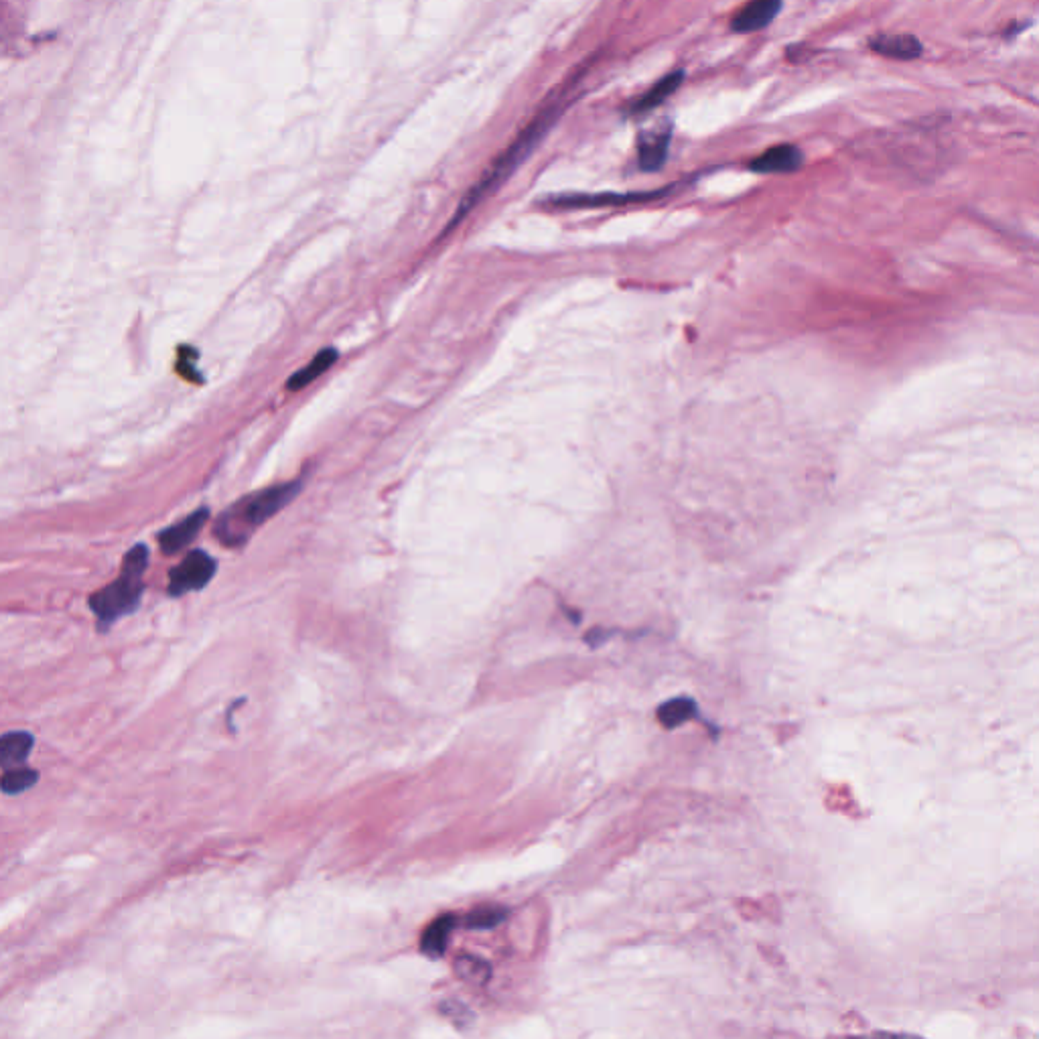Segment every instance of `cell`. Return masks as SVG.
<instances>
[{"mask_svg":"<svg viewBox=\"0 0 1039 1039\" xmlns=\"http://www.w3.org/2000/svg\"><path fill=\"white\" fill-rule=\"evenodd\" d=\"M218 563L205 550H193L169 573V595L181 597L189 591H199L214 579Z\"/></svg>","mask_w":1039,"mask_h":1039,"instance_id":"4","label":"cell"},{"mask_svg":"<svg viewBox=\"0 0 1039 1039\" xmlns=\"http://www.w3.org/2000/svg\"><path fill=\"white\" fill-rule=\"evenodd\" d=\"M207 518H210V510L199 508V510L191 512L189 516H185L183 520H179L173 526H169L165 532L159 534L161 550L165 554H175V552L183 550L199 534V530L203 528Z\"/></svg>","mask_w":1039,"mask_h":1039,"instance_id":"7","label":"cell"},{"mask_svg":"<svg viewBox=\"0 0 1039 1039\" xmlns=\"http://www.w3.org/2000/svg\"><path fill=\"white\" fill-rule=\"evenodd\" d=\"M672 141V126L668 120L654 122L638 136V161L644 171L662 169Z\"/></svg>","mask_w":1039,"mask_h":1039,"instance_id":"5","label":"cell"},{"mask_svg":"<svg viewBox=\"0 0 1039 1039\" xmlns=\"http://www.w3.org/2000/svg\"><path fill=\"white\" fill-rule=\"evenodd\" d=\"M782 5L784 0H749L733 17L731 29L735 33H755L766 29L782 11Z\"/></svg>","mask_w":1039,"mask_h":1039,"instance_id":"6","label":"cell"},{"mask_svg":"<svg viewBox=\"0 0 1039 1039\" xmlns=\"http://www.w3.org/2000/svg\"><path fill=\"white\" fill-rule=\"evenodd\" d=\"M682 80H684V72H672V74L664 76L660 82H656L648 92H644L630 106V114H646V112L662 106L666 102V98H670L680 88Z\"/></svg>","mask_w":1039,"mask_h":1039,"instance_id":"12","label":"cell"},{"mask_svg":"<svg viewBox=\"0 0 1039 1039\" xmlns=\"http://www.w3.org/2000/svg\"><path fill=\"white\" fill-rule=\"evenodd\" d=\"M39 780V774L35 770H29V768H13V770H7L5 776H3V792L7 796H15V794H21L29 788H33Z\"/></svg>","mask_w":1039,"mask_h":1039,"instance_id":"16","label":"cell"},{"mask_svg":"<svg viewBox=\"0 0 1039 1039\" xmlns=\"http://www.w3.org/2000/svg\"><path fill=\"white\" fill-rule=\"evenodd\" d=\"M869 45L875 53L891 57V59H899V61H910V59H916L922 55V43L910 33L877 35L869 41Z\"/></svg>","mask_w":1039,"mask_h":1039,"instance_id":"10","label":"cell"},{"mask_svg":"<svg viewBox=\"0 0 1039 1039\" xmlns=\"http://www.w3.org/2000/svg\"><path fill=\"white\" fill-rule=\"evenodd\" d=\"M303 481H289L262 492L244 496L216 520V536L224 546L244 544L252 532L297 498Z\"/></svg>","mask_w":1039,"mask_h":1039,"instance_id":"2","label":"cell"},{"mask_svg":"<svg viewBox=\"0 0 1039 1039\" xmlns=\"http://www.w3.org/2000/svg\"><path fill=\"white\" fill-rule=\"evenodd\" d=\"M149 567L147 544H136L126 552L120 577L90 597V609L96 613L100 628L106 630L120 617L136 611L145 593V571Z\"/></svg>","mask_w":1039,"mask_h":1039,"instance_id":"3","label":"cell"},{"mask_svg":"<svg viewBox=\"0 0 1039 1039\" xmlns=\"http://www.w3.org/2000/svg\"><path fill=\"white\" fill-rule=\"evenodd\" d=\"M697 715V707L690 699H674L658 709V719L664 727L672 729Z\"/></svg>","mask_w":1039,"mask_h":1039,"instance_id":"15","label":"cell"},{"mask_svg":"<svg viewBox=\"0 0 1039 1039\" xmlns=\"http://www.w3.org/2000/svg\"><path fill=\"white\" fill-rule=\"evenodd\" d=\"M504 918H506L504 908H477L467 916L465 924H467V928H473V930H488V928L498 926Z\"/></svg>","mask_w":1039,"mask_h":1039,"instance_id":"17","label":"cell"},{"mask_svg":"<svg viewBox=\"0 0 1039 1039\" xmlns=\"http://www.w3.org/2000/svg\"><path fill=\"white\" fill-rule=\"evenodd\" d=\"M664 195V191L652 193H599V195H563L548 201V205L573 210V207H603V205H628L636 201H648Z\"/></svg>","mask_w":1039,"mask_h":1039,"instance_id":"8","label":"cell"},{"mask_svg":"<svg viewBox=\"0 0 1039 1039\" xmlns=\"http://www.w3.org/2000/svg\"><path fill=\"white\" fill-rule=\"evenodd\" d=\"M33 743H35V739L27 731L5 733L3 739H0V764H3L5 770L19 768L27 761V757L33 749Z\"/></svg>","mask_w":1039,"mask_h":1039,"instance_id":"11","label":"cell"},{"mask_svg":"<svg viewBox=\"0 0 1039 1039\" xmlns=\"http://www.w3.org/2000/svg\"><path fill=\"white\" fill-rule=\"evenodd\" d=\"M337 358H339V352H337L335 348H325V350H321V352H319V354H317V356H315V358H313V360H311L303 370H299L297 374H293V376L289 378L287 388L293 390V392L303 390L305 386H309L311 382H315L319 376H323V374H325V372L335 364Z\"/></svg>","mask_w":1039,"mask_h":1039,"instance_id":"13","label":"cell"},{"mask_svg":"<svg viewBox=\"0 0 1039 1039\" xmlns=\"http://www.w3.org/2000/svg\"><path fill=\"white\" fill-rule=\"evenodd\" d=\"M455 928V918L453 916H443L439 920H435L427 932L423 934V940H421V950L431 956V958H439L445 954L447 950V942H449V936Z\"/></svg>","mask_w":1039,"mask_h":1039,"instance_id":"14","label":"cell"},{"mask_svg":"<svg viewBox=\"0 0 1039 1039\" xmlns=\"http://www.w3.org/2000/svg\"><path fill=\"white\" fill-rule=\"evenodd\" d=\"M563 112V104H550L548 108H544L518 136L516 141L492 163V167L481 175V179L469 189V193L463 197L461 205L457 207V212L451 220V224L447 226L445 234L451 232L471 210L473 207L486 197L490 195L494 189H498L516 169L518 165L532 153V149L540 143V138L548 132V128L552 126V122L559 118V114Z\"/></svg>","mask_w":1039,"mask_h":1039,"instance_id":"1","label":"cell"},{"mask_svg":"<svg viewBox=\"0 0 1039 1039\" xmlns=\"http://www.w3.org/2000/svg\"><path fill=\"white\" fill-rule=\"evenodd\" d=\"M804 163V155L796 145H778L761 153L749 163L755 173H792Z\"/></svg>","mask_w":1039,"mask_h":1039,"instance_id":"9","label":"cell"}]
</instances>
